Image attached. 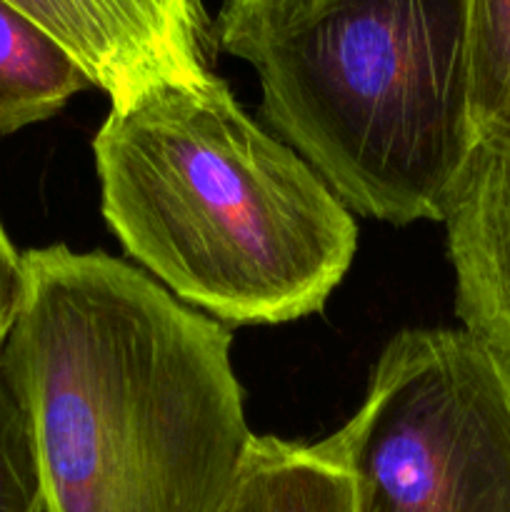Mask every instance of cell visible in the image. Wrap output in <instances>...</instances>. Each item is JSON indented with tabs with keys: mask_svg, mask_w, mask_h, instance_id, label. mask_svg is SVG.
I'll use <instances>...</instances> for the list:
<instances>
[{
	"mask_svg": "<svg viewBox=\"0 0 510 512\" xmlns=\"http://www.w3.org/2000/svg\"><path fill=\"white\" fill-rule=\"evenodd\" d=\"M243 60L268 123L345 208L445 220L478 148L465 0H325Z\"/></svg>",
	"mask_w": 510,
	"mask_h": 512,
	"instance_id": "cell-3",
	"label": "cell"
},
{
	"mask_svg": "<svg viewBox=\"0 0 510 512\" xmlns=\"http://www.w3.org/2000/svg\"><path fill=\"white\" fill-rule=\"evenodd\" d=\"M8 3L28 15L30 20H35L45 33L53 35L83 68V38H80L78 25L63 0H8Z\"/></svg>",
	"mask_w": 510,
	"mask_h": 512,
	"instance_id": "cell-13",
	"label": "cell"
},
{
	"mask_svg": "<svg viewBox=\"0 0 510 512\" xmlns=\"http://www.w3.org/2000/svg\"><path fill=\"white\" fill-rule=\"evenodd\" d=\"M165 3H168L170 8L185 20V23H190L193 28L208 33V15H205L203 0H165Z\"/></svg>",
	"mask_w": 510,
	"mask_h": 512,
	"instance_id": "cell-14",
	"label": "cell"
},
{
	"mask_svg": "<svg viewBox=\"0 0 510 512\" xmlns=\"http://www.w3.org/2000/svg\"><path fill=\"white\" fill-rule=\"evenodd\" d=\"M470 118L478 143H510V0H465Z\"/></svg>",
	"mask_w": 510,
	"mask_h": 512,
	"instance_id": "cell-9",
	"label": "cell"
},
{
	"mask_svg": "<svg viewBox=\"0 0 510 512\" xmlns=\"http://www.w3.org/2000/svg\"><path fill=\"white\" fill-rule=\"evenodd\" d=\"M225 512H355L353 483L318 443L253 438Z\"/></svg>",
	"mask_w": 510,
	"mask_h": 512,
	"instance_id": "cell-8",
	"label": "cell"
},
{
	"mask_svg": "<svg viewBox=\"0 0 510 512\" xmlns=\"http://www.w3.org/2000/svg\"><path fill=\"white\" fill-rule=\"evenodd\" d=\"M0 353L45 512H225L255 435L233 335L103 250L23 253Z\"/></svg>",
	"mask_w": 510,
	"mask_h": 512,
	"instance_id": "cell-1",
	"label": "cell"
},
{
	"mask_svg": "<svg viewBox=\"0 0 510 512\" xmlns=\"http://www.w3.org/2000/svg\"><path fill=\"white\" fill-rule=\"evenodd\" d=\"M318 445L355 512H510V368L468 330H403Z\"/></svg>",
	"mask_w": 510,
	"mask_h": 512,
	"instance_id": "cell-4",
	"label": "cell"
},
{
	"mask_svg": "<svg viewBox=\"0 0 510 512\" xmlns=\"http://www.w3.org/2000/svg\"><path fill=\"white\" fill-rule=\"evenodd\" d=\"M25 300L23 255L13 248L0 225V353L13 333Z\"/></svg>",
	"mask_w": 510,
	"mask_h": 512,
	"instance_id": "cell-12",
	"label": "cell"
},
{
	"mask_svg": "<svg viewBox=\"0 0 510 512\" xmlns=\"http://www.w3.org/2000/svg\"><path fill=\"white\" fill-rule=\"evenodd\" d=\"M0 512H45L28 420L0 373Z\"/></svg>",
	"mask_w": 510,
	"mask_h": 512,
	"instance_id": "cell-10",
	"label": "cell"
},
{
	"mask_svg": "<svg viewBox=\"0 0 510 512\" xmlns=\"http://www.w3.org/2000/svg\"><path fill=\"white\" fill-rule=\"evenodd\" d=\"M445 225L463 330L510 368V143H478Z\"/></svg>",
	"mask_w": 510,
	"mask_h": 512,
	"instance_id": "cell-5",
	"label": "cell"
},
{
	"mask_svg": "<svg viewBox=\"0 0 510 512\" xmlns=\"http://www.w3.org/2000/svg\"><path fill=\"white\" fill-rule=\"evenodd\" d=\"M105 223L170 295L235 325L320 313L358 250L343 200L208 73L110 108L93 140Z\"/></svg>",
	"mask_w": 510,
	"mask_h": 512,
	"instance_id": "cell-2",
	"label": "cell"
},
{
	"mask_svg": "<svg viewBox=\"0 0 510 512\" xmlns=\"http://www.w3.org/2000/svg\"><path fill=\"white\" fill-rule=\"evenodd\" d=\"M325 0H225L215 23L220 48L245 58L255 45L275 38L313 13Z\"/></svg>",
	"mask_w": 510,
	"mask_h": 512,
	"instance_id": "cell-11",
	"label": "cell"
},
{
	"mask_svg": "<svg viewBox=\"0 0 510 512\" xmlns=\"http://www.w3.org/2000/svg\"><path fill=\"white\" fill-rule=\"evenodd\" d=\"M90 85L53 35L0 0V135L43 123Z\"/></svg>",
	"mask_w": 510,
	"mask_h": 512,
	"instance_id": "cell-7",
	"label": "cell"
},
{
	"mask_svg": "<svg viewBox=\"0 0 510 512\" xmlns=\"http://www.w3.org/2000/svg\"><path fill=\"white\" fill-rule=\"evenodd\" d=\"M83 38V70L123 108L168 80L208 75V33L165 0H63Z\"/></svg>",
	"mask_w": 510,
	"mask_h": 512,
	"instance_id": "cell-6",
	"label": "cell"
}]
</instances>
